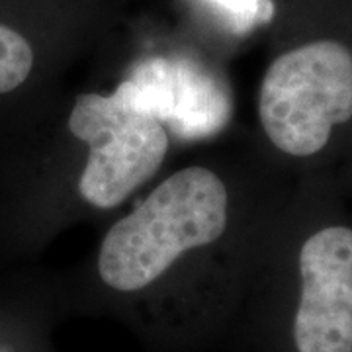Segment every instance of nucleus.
I'll return each instance as SVG.
<instances>
[{"instance_id": "obj_1", "label": "nucleus", "mask_w": 352, "mask_h": 352, "mask_svg": "<svg viewBox=\"0 0 352 352\" xmlns=\"http://www.w3.org/2000/svg\"><path fill=\"white\" fill-rule=\"evenodd\" d=\"M227 227V190L204 166L168 176L102 241L98 272L118 292H138L161 278L186 251L217 241Z\"/></svg>"}, {"instance_id": "obj_2", "label": "nucleus", "mask_w": 352, "mask_h": 352, "mask_svg": "<svg viewBox=\"0 0 352 352\" xmlns=\"http://www.w3.org/2000/svg\"><path fill=\"white\" fill-rule=\"evenodd\" d=\"M258 116L282 153L309 157L325 149L333 127L352 118V51L319 39L280 55L263 78Z\"/></svg>"}, {"instance_id": "obj_3", "label": "nucleus", "mask_w": 352, "mask_h": 352, "mask_svg": "<svg viewBox=\"0 0 352 352\" xmlns=\"http://www.w3.org/2000/svg\"><path fill=\"white\" fill-rule=\"evenodd\" d=\"M69 129L90 147L78 192L100 210L116 208L149 180L168 149L163 124L138 110L120 88L110 96H78Z\"/></svg>"}, {"instance_id": "obj_4", "label": "nucleus", "mask_w": 352, "mask_h": 352, "mask_svg": "<svg viewBox=\"0 0 352 352\" xmlns=\"http://www.w3.org/2000/svg\"><path fill=\"white\" fill-rule=\"evenodd\" d=\"M129 102L180 139L212 138L231 120L227 85L204 65L184 57H151L120 85Z\"/></svg>"}, {"instance_id": "obj_5", "label": "nucleus", "mask_w": 352, "mask_h": 352, "mask_svg": "<svg viewBox=\"0 0 352 352\" xmlns=\"http://www.w3.org/2000/svg\"><path fill=\"white\" fill-rule=\"evenodd\" d=\"M298 352H352V229H319L300 251Z\"/></svg>"}, {"instance_id": "obj_6", "label": "nucleus", "mask_w": 352, "mask_h": 352, "mask_svg": "<svg viewBox=\"0 0 352 352\" xmlns=\"http://www.w3.org/2000/svg\"><path fill=\"white\" fill-rule=\"evenodd\" d=\"M34 51L24 36L0 24V94L12 92L32 73Z\"/></svg>"}, {"instance_id": "obj_7", "label": "nucleus", "mask_w": 352, "mask_h": 352, "mask_svg": "<svg viewBox=\"0 0 352 352\" xmlns=\"http://www.w3.org/2000/svg\"><path fill=\"white\" fill-rule=\"evenodd\" d=\"M235 34H247L258 24H268L274 16L272 0H204Z\"/></svg>"}]
</instances>
